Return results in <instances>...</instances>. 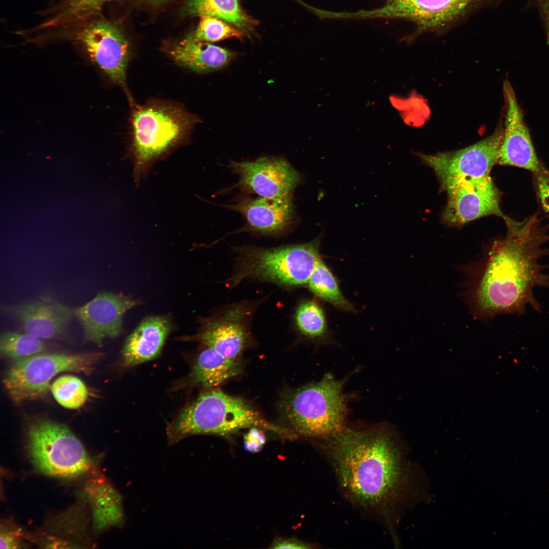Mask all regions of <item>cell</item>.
Masks as SVG:
<instances>
[{"instance_id":"1","label":"cell","mask_w":549,"mask_h":549,"mask_svg":"<svg viewBox=\"0 0 549 549\" xmlns=\"http://www.w3.org/2000/svg\"><path fill=\"white\" fill-rule=\"evenodd\" d=\"M503 219L507 235L493 243L470 289L472 307L484 317L521 314L529 306L540 311L534 289L549 287V265L541 263L549 254L543 247L549 235L537 216L522 221Z\"/></svg>"},{"instance_id":"2","label":"cell","mask_w":549,"mask_h":549,"mask_svg":"<svg viewBox=\"0 0 549 549\" xmlns=\"http://www.w3.org/2000/svg\"><path fill=\"white\" fill-rule=\"evenodd\" d=\"M319 439L346 496L359 508L386 522L404 481L393 432L384 425L345 427Z\"/></svg>"},{"instance_id":"3","label":"cell","mask_w":549,"mask_h":549,"mask_svg":"<svg viewBox=\"0 0 549 549\" xmlns=\"http://www.w3.org/2000/svg\"><path fill=\"white\" fill-rule=\"evenodd\" d=\"M262 428L287 431L263 418L247 402L218 388L209 389L186 407L167 427L170 443L198 434L228 435L241 429Z\"/></svg>"},{"instance_id":"4","label":"cell","mask_w":549,"mask_h":549,"mask_svg":"<svg viewBox=\"0 0 549 549\" xmlns=\"http://www.w3.org/2000/svg\"><path fill=\"white\" fill-rule=\"evenodd\" d=\"M347 378L337 379L330 374L319 381L289 392L281 402L283 413L298 434L322 438L345 427Z\"/></svg>"},{"instance_id":"5","label":"cell","mask_w":549,"mask_h":549,"mask_svg":"<svg viewBox=\"0 0 549 549\" xmlns=\"http://www.w3.org/2000/svg\"><path fill=\"white\" fill-rule=\"evenodd\" d=\"M321 236L304 243L263 248L244 247L238 251L237 267L229 282L235 286L245 280L296 287L308 284L321 260Z\"/></svg>"},{"instance_id":"6","label":"cell","mask_w":549,"mask_h":549,"mask_svg":"<svg viewBox=\"0 0 549 549\" xmlns=\"http://www.w3.org/2000/svg\"><path fill=\"white\" fill-rule=\"evenodd\" d=\"M195 122L175 107L150 105L132 117L134 176L139 183L154 162L180 142Z\"/></svg>"},{"instance_id":"7","label":"cell","mask_w":549,"mask_h":549,"mask_svg":"<svg viewBox=\"0 0 549 549\" xmlns=\"http://www.w3.org/2000/svg\"><path fill=\"white\" fill-rule=\"evenodd\" d=\"M101 352L77 354L41 353L15 361L3 383L16 403L40 399L50 389V382L63 372L92 373L101 359Z\"/></svg>"},{"instance_id":"8","label":"cell","mask_w":549,"mask_h":549,"mask_svg":"<svg viewBox=\"0 0 549 549\" xmlns=\"http://www.w3.org/2000/svg\"><path fill=\"white\" fill-rule=\"evenodd\" d=\"M27 445L33 463L50 475L73 477L91 466L84 446L70 430L49 419H38L29 425Z\"/></svg>"},{"instance_id":"9","label":"cell","mask_w":549,"mask_h":549,"mask_svg":"<svg viewBox=\"0 0 549 549\" xmlns=\"http://www.w3.org/2000/svg\"><path fill=\"white\" fill-rule=\"evenodd\" d=\"M503 133L500 126L492 135L464 148L418 156L433 169L440 188L446 191L462 181L490 175L497 163Z\"/></svg>"},{"instance_id":"10","label":"cell","mask_w":549,"mask_h":549,"mask_svg":"<svg viewBox=\"0 0 549 549\" xmlns=\"http://www.w3.org/2000/svg\"><path fill=\"white\" fill-rule=\"evenodd\" d=\"M238 180L230 189L238 188L247 193L268 198L292 196L301 176L281 157H263L253 161H231L229 165Z\"/></svg>"},{"instance_id":"11","label":"cell","mask_w":549,"mask_h":549,"mask_svg":"<svg viewBox=\"0 0 549 549\" xmlns=\"http://www.w3.org/2000/svg\"><path fill=\"white\" fill-rule=\"evenodd\" d=\"M75 39L109 78L127 92L129 47L119 28L105 20L93 21L83 26Z\"/></svg>"},{"instance_id":"12","label":"cell","mask_w":549,"mask_h":549,"mask_svg":"<svg viewBox=\"0 0 549 549\" xmlns=\"http://www.w3.org/2000/svg\"><path fill=\"white\" fill-rule=\"evenodd\" d=\"M252 308L232 305L219 313L204 319L195 335L185 338L199 342L226 358L239 360L250 339L249 321Z\"/></svg>"},{"instance_id":"13","label":"cell","mask_w":549,"mask_h":549,"mask_svg":"<svg viewBox=\"0 0 549 549\" xmlns=\"http://www.w3.org/2000/svg\"><path fill=\"white\" fill-rule=\"evenodd\" d=\"M447 202L443 221L458 226L479 218L495 215L503 218L501 192L490 175L462 181L446 190Z\"/></svg>"},{"instance_id":"14","label":"cell","mask_w":549,"mask_h":549,"mask_svg":"<svg viewBox=\"0 0 549 549\" xmlns=\"http://www.w3.org/2000/svg\"><path fill=\"white\" fill-rule=\"evenodd\" d=\"M1 312L15 319L21 332L46 340L69 337V323L74 309L50 297L18 304L1 305Z\"/></svg>"},{"instance_id":"15","label":"cell","mask_w":549,"mask_h":549,"mask_svg":"<svg viewBox=\"0 0 549 549\" xmlns=\"http://www.w3.org/2000/svg\"><path fill=\"white\" fill-rule=\"evenodd\" d=\"M503 92L506 112L497 164L522 168L537 175L543 173L545 171L537 157L515 93L507 81L504 82Z\"/></svg>"},{"instance_id":"16","label":"cell","mask_w":549,"mask_h":549,"mask_svg":"<svg viewBox=\"0 0 549 549\" xmlns=\"http://www.w3.org/2000/svg\"><path fill=\"white\" fill-rule=\"evenodd\" d=\"M482 0H387L379 9L386 18L410 20L422 30L442 28L463 16Z\"/></svg>"},{"instance_id":"17","label":"cell","mask_w":549,"mask_h":549,"mask_svg":"<svg viewBox=\"0 0 549 549\" xmlns=\"http://www.w3.org/2000/svg\"><path fill=\"white\" fill-rule=\"evenodd\" d=\"M136 304L135 301L121 294L104 291L74 309V316L83 329L84 342L101 346L105 338L119 336L124 314Z\"/></svg>"},{"instance_id":"18","label":"cell","mask_w":549,"mask_h":549,"mask_svg":"<svg viewBox=\"0 0 549 549\" xmlns=\"http://www.w3.org/2000/svg\"><path fill=\"white\" fill-rule=\"evenodd\" d=\"M223 206L239 212L245 219L246 224L236 232L277 235L289 228L294 217L292 196L268 198L240 195L233 204Z\"/></svg>"},{"instance_id":"19","label":"cell","mask_w":549,"mask_h":549,"mask_svg":"<svg viewBox=\"0 0 549 549\" xmlns=\"http://www.w3.org/2000/svg\"><path fill=\"white\" fill-rule=\"evenodd\" d=\"M171 330L164 317L146 318L128 337L122 350L124 366L132 367L157 357Z\"/></svg>"},{"instance_id":"20","label":"cell","mask_w":549,"mask_h":549,"mask_svg":"<svg viewBox=\"0 0 549 549\" xmlns=\"http://www.w3.org/2000/svg\"><path fill=\"white\" fill-rule=\"evenodd\" d=\"M170 54L179 65L199 73L223 69L236 56L235 52L199 40L193 34L177 43Z\"/></svg>"},{"instance_id":"21","label":"cell","mask_w":549,"mask_h":549,"mask_svg":"<svg viewBox=\"0 0 549 549\" xmlns=\"http://www.w3.org/2000/svg\"><path fill=\"white\" fill-rule=\"evenodd\" d=\"M204 346L196 357L188 379L191 385L207 389L217 388L242 370L239 360L231 359Z\"/></svg>"},{"instance_id":"22","label":"cell","mask_w":549,"mask_h":549,"mask_svg":"<svg viewBox=\"0 0 549 549\" xmlns=\"http://www.w3.org/2000/svg\"><path fill=\"white\" fill-rule=\"evenodd\" d=\"M187 8L192 15L218 18L245 34L252 33L257 25L256 20L243 10L239 0H188Z\"/></svg>"},{"instance_id":"23","label":"cell","mask_w":549,"mask_h":549,"mask_svg":"<svg viewBox=\"0 0 549 549\" xmlns=\"http://www.w3.org/2000/svg\"><path fill=\"white\" fill-rule=\"evenodd\" d=\"M86 493L96 529H103L120 521L121 512L118 497L108 484L102 479L95 480L88 485Z\"/></svg>"},{"instance_id":"24","label":"cell","mask_w":549,"mask_h":549,"mask_svg":"<svg viewBox=\"0 0 549 549\" xmlns=\"http://www.w3.org/2000/svg\"><path fill=\"white\" fill-rule=\"evenodd\" d=\"M308 284L312 293L321 299L342 311L355 312L353 304L343 295L336 278L322 259L315 266Z\"/></svg>"},{"instance_id":"25","label":"cell","mask_w":549,"mask_h":549,"mask_svg":"<svg viewBox=\"0 0 549 549\" xmlns=\"http://www.w3.org/2000/svg\"><path fill=\"white\" fill-rule=\"evenodd\" d=\"M110 0H67L55 14L45 22L44 28L67 27L85 23Z\"/></svg>"},{"instance_id":"26","label":"cell","mask_w":549,"mask_h":549,"mask_svg":"<svg viewBox=\"0 0 549 549\" xmlns=\"http://www.w3.org/2000/svg\"><path fill=\"white\" fill-rule=\"evenodd\" d=\"M294 320L297 329L306 338L321 342L327 339L328 329L325 313L317 301L301 302L296 310Z\"/></svg>"},{"instance_id":"27","label":"cell","mask_w":549,"mask_h":549,"mask_svg":"<svg viewBox=\"0 0 549 549\" xmlns=\"http://www.w3.org/2000/svg\"><path fill=\"white\" fill-rule=\"evenodd\" d=\"M49 347L45 340L22 332L8 331L1 335V355L15 361L46 352Z\"/></svg>"},{"instance_id":"28","label":"cell","mask_w":549,"mask_h":549,"mask_svg":"<svg viewBox=\"0 0 549 549\" xmlns=\"http://www.w3.org/2000/svg\"><path fill=\"white\" fill-rule=\"evenodd\" d=\"M50 390L59 404L70 409L80 408L88 397V390L85 384L72 375H63L57 378L51 385Z\"/></svg>"},{"instance_id":"29","label":"cell","mask_w":549,"mask_h":549,"mask_svg":"<svg viewBox=\"0 0 549 549\" xmlns=\"http://www.w3.org/2000/svg\"><path fill=\"white\" fill-rule=\"evenodd\" d=\"M193 34L196 39L208 43L233 38L241 39L246 35L228 22L211 17H201Z\"/></svg>"},{"instance_id":"30","label":"cell","mask_w":549,"mask_h":549,"mask_svg":"<svg viewBox=\"0 0 549 549\" xmlns=\"http://www.w3.org/2000/svg\"><path fill=\"white\" fill-rule=\"evenodd\" d=\"M265 442L263 432L256 426L252 427L244 437L245 447L248 451L256 452L260 451Z\"/></svg>"},{"instance_id":"31","label":"cell","mask_w":549,"mask_h":549,"mask_svg":"<svg viewBox=\"0 0 549 549\" xmlns=\"http://www.w3.org/2000/svg\"><path fill=\"white\" fill-rule=\"evenodd\" d=\"M0 537L1 548H16L20 545L21 535L17 530L2 529Z\"/></svg>"},{"instance_id":"32","label":"cell","mask_w":549,"mask_h":549,"mask_svg":"<svg viewBox=\"0 0 549 549\" xmlns=\"http://www.w3.org/2000/svg\"><path fill=\"white\" fill-rule=\"evenodd\" d=\"M309 544L294 539H280L276 541L272 546L273 548H306Z\"/></svg>"},{"instance_id":"33","label":"cell","mask_w":549,"mask_h":549,"mask_svg":"<svg viewBox=\"0 0 549 549\" xmlns=\"http://www.w3.org/2000/svg\"><path fill=\"white\" fill-rule=\"evenodd\" d=\"M539 12L543 15H549V0H536Z\"/></svg>"},{"instance_id":"34","label":"cell","mask_w":549,"mask_h":549,"mask_svg":"<svg viewBox=\"0 0 549 549\" xmlns=\"http://www.w3.org/2000/svg\"><path fill=\"white\" fill-rule=\"evenodd\" d=\"M151 1H153L154 2H162L165 1L166 0H151Z\"/></svg>"}]
</instances>
